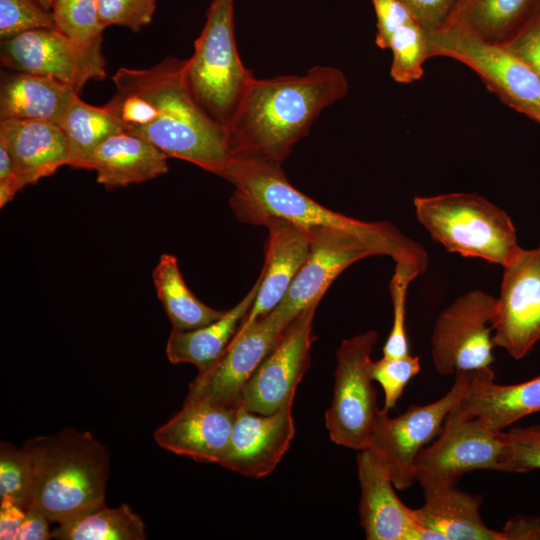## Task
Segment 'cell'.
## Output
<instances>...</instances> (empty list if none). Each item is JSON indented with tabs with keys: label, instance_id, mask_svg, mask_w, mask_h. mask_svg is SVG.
Here are the masks:
<instances>
[{
	"label": "cell",
	"instance_id": "8",
	"mask_svg": "<svg viewBox=\"0 0 540 540\" xmlns=\"http://www.w3.org/2000/svg\"><path fill=\"white\" fill-rule=\"evenodd\" d=\"M378 333L369 330L340 344L331 404L325 425L333 443L354 450L368 447L378 414L377 393L371 377V354Z\"/></svg>",
	"mask_w": 540,
	"mask_h": 540
},
{
	"label": "cell",
	"instance_id": "2",
	"mask_svg": "<svg viewBox=\"0 0 540 540\" xmlns=\"http://www.w3.org/2000/svg\"><path fill=\"white\" fill-rule=\"evenodd\" d=\"M347 92V79L335 67L254 78L227 128L232 157L281 166L322 110Z\"/></svg>",
	"mask_w": 540,
	"mask_h": 540
},
{
	"label": "cell",
	"instance_id": "26",
	"mask_svg": "<svg viewBox=\"0 0 540 540\" xmlns=\"http://www.w3.org/2000/svg\"><path fill=\"white\" fill-rule=\"evenodd\" d=\"M260 281L259 276L242 300L214 322L194 330L172 328L166 344L168 360L172 364H192L198 371L212 366L225 351L252 308Z\"/></svg>",
	"mask_w": 540,
	"mask_h": 540
},
{
	"label": "cell",
	"instance_id": "37",
	"mask_svg": "<svg viewBox=\"0 0 540 540\" xmlns=\"http://www.w3.org/2000/svg\"><path fill=\"white\" fill-rule=\"evenodd\" d=\"M53 27L51 9L39 0H0L1 40L31 30Z\"/></svg>",
	"mask_w": 540,
	"mask_h": 540
},
{
	"label": "cell",
	"instance_id": "22",
	"mask_svg": "<svg viewBox=\"0 0 540 540\" xmlns=\"http://www.w3.org/2000/svg\"><path fill=\"white\" fill-rule=\"evenodd\" d=\"M0 144L9 151L22 190L70 163L59 124L40 120H0Z\"/></svg>",
	"mask_w": 540,
	"mask_h": 540
},
{
	"label": "cell",
	"instance_id": "21",
	"mask_svg": "<svg viewBox=\"0 0 540 540\" xmlns=\"http://www.w3.org/2000/svg\"><path fill=\"white\" fill-rule=\"evenodd\" d=\"M268 229L265 263L254 304L237 331L268 315L283 299L310 250L308 230L282 219L264 222Z\"/></svg>",
	"mask_w": 540,
	"mask_h": 540
},
{
	"label": "cell",
	"instance_id": "15",
	"mask_svg": "<svg viewBox=\"0 0 540 540\" xmlns=\"http://www.w3.org/2000/svg\"><path fill=\"white\" fill-rule=\"evenodd\" d=\"M291 321L273 309L242 331H237L219 359L198 371L185 401L204 400L237 406L242 388L275 348Z\"/></svg>",
	"mask_w": 540,
	"mask_h": 540
},
{
	"label": "cell",
	"instance_id": "40",
	"mask_svg": "<svg viewBox=\"0 0 540 540\" xmlns=\"http://www.w3.org/2000/svg\"><path fill=\"white\" fill-rule=\"evenodd\" d=\"M372 3L377 18L376 45L388 49L394 32L416 18L401 0H372Z\"/></svg>",
	"mask_w": 540,
	"mask_h": 540
},
{
	"label": "cell",
	"instance_id": "19",
	"mask_svg": "<svg viewBox=\"0 0 540 540\" xmlns=\"http://www.w3.org/2000/svg\"><path fill=\"white\" fill-rule=\"evenodd\" d=\"M236 412L237 406L184 401L182 408L154 432V440L177 455L219 464L229 443Z\"/></svg>",
	"mask_w": 540,
	"mask_h": 540
},
{
	"label": "cell",
	"instance_id": "5",
	"mask_svg": "<svg viewBox=\"0 0 540 540\" xmlns=\"http://www.w3.org/2000/svg\"><path fill=\"white\" fill-rule=\"evenodd\" d=\"M418 222L448 252L503 266L520 247L509 215L476 193L415 197Z\"/></svg>",
	"mask_w": 540,
	"mask_h": 540
},
{
	"label": "cell",
	"instance_id": "31",
	"mask_svg": "<svg viewBox=\"0 0 540 540\" xmlns=\"http://www.w3.org/2000/svg\"><path fill=\"white\" fill-rule=\"evenodd\" d=\"M388 49L392 52L390 75L394 81L409 84L423 76V65L429 57L425 29L418 20L414 19L396 30Z\"/></svg>",
	"mask_w": 540,
	"mask_h": 540
},
{
	"label": "cell",
	"instance_id": "33",
	"mask_svg": "<svg viewBox=\"0 0 540 540\" xmlns=\"http://www.w3.org/2000/svg\"><path fill=\"white\" fill-rule=\"evenodd\" d=\"M99 0H54L51 11L55 28L80 43L102 40Z\"/></svg>",
	"mask_w": 540,
	"mask_h": 540
},
{
	"label": "cell",
	"instance_id": "45",
	"mask_svg": "<svg viewBox=\"0 0 540 540\" xmlns=\"http://www.w3.org/2000/svg\"><path fill=\"white\" fill-rule=\"evenodd\" d=\"M13 176L16 175L12 157L6 147L0 144V179Z\"/></svg>",
	"mask_w": 540,
	"mask_h": 540
},
{
	"label": "cell",
	"instance_id": "41",
	"mask_svg": "<svg viewBox=\"0 0 540 540\" xmlns=\"http://www.w3.org/2000/svg\"><path fill=\"white\" fill-rule=\"evenodd\" d=\"M426 30L435 29L449 18L457 0H401Z\"/></svg>",
	"mask_w": 540,
	"mask_h": 540
},
{
	"label": "cell",
	"instance_id": "28",
	"mask_svg": "<svg viewBox=\"0 0 540 540\" xmlns=\"http://www.w3.org/2000/svg\"><path fill=\"white\" fill-rule=\"evenodd\" d=\"M152 279L157 297L174 329L194 330L214 322L226 312L209 307L191 292L177 258L171 254L161 255Z\"/></svg>",
	"mask_w": 540,
	"mask_h": 540
},
{
	"label": "cell",
	"instance_id": "30",
	"mask_svg": "<svg viewBox=\"0 0 540 540\" xmlns=\"http://www.w3.org/2000/svg\"><path fill=\"white\" fill-rule=\"evenodd\" d=\"M59 126L68 142L69 166L78 169H83L88 156L101 142L124 131L103 106L87 104L78 94L64 112Z\"/></svg>",
	"mask_w": 540,
	"mask_h": 540
},
{
	"label": "cell",
	"instance_id": "14",
	"mask_svg": "<svg viewBox=\"0 0 540 540\" xmlns=\"http://www.w3.org/2000/svg\"><path fill=\"white\" fill-rule=\"evenodd\" d=\"M502 267L492 342L519 360L540 341V246L519 247Z\"/></svg>",
	"mask_w": 540,
	"mask_h": 540
},
{
	"label": "cell",
	"instance_id": "39",
	"mask_svg": "<svg viewBox=\"0 0 540 540\" xmlns=\"http://www.w3.org/2000/svg\"><path fill=\"white\" fill-rule=\"evenodd\" d=\"M540 80V0L522 26L503 44Z\"/></svg>",
	"mask_w": 540,
	"mask_h": 540
},
{
	"label": "cell",
	"instance_id": "24",
	"mask_svg": "<svg viewBox=\"0 0 540 540\" xmlns=\"http://www.w3.org/2000/svg\"><path fill=\"white\" fill-rule=\"evenodd\" d=\"M424 503L414 509L416 522L440 534L443 540H504L501 531L488 527L481 517L482 496L457 486L423 492Z\"/></svg>",
	"mask_w": 540,
	"mask_h": 540
},
{
	"label": "cell",
	"instance_id": "36",
	"mask_svg": "<svg viewBox=\"0 0 540 540\" xmlns=\"http://www.w3.org/2000/svg\"><path fill=\"white\" fill-rule=\"evenodd\" d=\"M421 370L420 360L410 354L400 357L382 356L371 363L370 373L374 381L380 384L384 392L386 411L395 408L404 389Z\"/></svg>",
	"mask_w": 540,
	"mask_h": 540
},
{
	"label": "cell",
	"instance_id": "10",
	"mask_svg": "<svg viewBox=\"0 0 540 540\" xmlns=\"http://www.w3.org/2000/svg\"><path fill=\"white\" fill-rule=\"evenodd\" d=\"M0 60L6 69L54 78L78 94L89 81L107 75L102 40L80 43L55 27L1 40Z\"/></svg>",
	"mask_w": 540,
	"mask_h": 540
},
{
	"label": "cell",
	"instance_id": "46",
	"mask_svg": "<svg viewBox=\"0 0 540 540\" xmlns=\"http://www.w3.org/2000/svg\"><path fill=\"white\" fill-rule=\"evenodd\" d=\"M44 6L51 9L54 0H39Z\"/></svg>",
	"mask_w": 540,
	"mask_h": 540
},
{
	"label": "cell",
	"instance_id": "11",
	"mask_svg": "<svg viewBox=\"0 0 540 540\" xmlns=\"http://www.w3.org/2000/svg\"><path fill=\"white\" fill-rule=\"evenodd\" d=\"M496 297L479 289L459 296L437 317L431 358L444 376L490 367Z\"/></svg>",
	"mask_w": 540,
	"mask_h": 540
},
{
	"label": "cell",
	"instance_id": "25",
	"mask_svg": "<svg viewBox=\"0 0 540 540\" xmlns=\"http://www.w3.org/2000/svg\"><path fill=\"white\" fill-rule=\"evenodd\" d=\"M78 93L51 77L12 71L0 85V120H40L59 124Z\"/></svg>",
	"mask_w": 540,
	"mask_h": 540
},
{
	"label": "cell",
	"instance_id": "32",
	"mask_svg": "<svg viewBox=\"0 0 540 540\" xmlns=\"http://www.w3.org/2000/svg\"><path fill=\"white\" fill-rule=\"evenodd\" d=\"M426 270V266L413 259L395 261V270L389 289L393 305V322L383 346V356L400 357L409 354L405 330L406 299L409 284Z\"/></svg>",
	"mask_w": 540,
	"mask_h": 540
},
{
	"label": "cell",
	"instance_id": "34",
	"mask_svg": "<svg viewBox=\"0 0 540 540\" xmlns=\"http://www.w3.org/2000/svg\"><path fill=\"white\" fill-rule=\"evenodd\" d=\"M32 460L24 446L0 442V500L9 499L29 507L32 485Z\"/></svg>",
	"mask_w": 540,
	"mask_h": 540
},
{
	"label": "cell",
	"instance_id": "20",
	"mask_svg": "<svg viewBox=\"0 0 540 540\" xmlns=\"http://www.w3.org/2000/svg\"><path fill=\"white\" fill-rule=\"evenodd\" d=\"M467 372L465 390L445 422L477 418L500 432L540 411V376L523 383L500 385L490 367Z\"/></svg>",
	"mask_w": 540,
	"mask_h": 540
},
{
	"label": "cell",
	"instance_id": "27",
	"mask_svg": "<svg viewBox=\"0 0 540 540\" xmlns=\"http://www.w3.org/2000/svg\"><path fill=\"white\" fill-rule=\"evenodd\" d=\"M537 0H457L446 22L504 44L532 13Z\"/></svg>",
	"mask_w": 540,
	"mask_h": 540
},
{
	"label": "cell",
	"instance_id": "9",
	"mask_svg": "<svg viewBox=\"0 0 540 540\" xmlns=\"http://www.w3.org/2000/svg\"><path fill=\"white\" fill-rule=\"evenodd\" d=\"M467 378L468 372L455 373L453 385L444 396L425 405H412L396 417L379 409L367 449L386 468L396 489L406 490L415 482L414 462L440 433L465 390Z\"/></svg>",
	"mask_w": 540,
	"mask_h": 540
},
{
	"label": "cell",
	"instance_id": "29",
	"mask_svg": "<svg viewBox=\"0 0 540 540\" xmlns=\"http://www.w3.org/2000/svg\"><path fill=\"white\" fill-rule=\"evenodd\" d=\"M58 540H143L147 538L142 518L126 503L106 504L69 520L52 530Z\"/></svg>",
	"mask_w": 540,
	"mask_h": 540
},
{
	"label": "cell",
	"instance_id": "13",
	"mask_svg": "<svg viewBox=\"0 0 540 540\" xmlns=\"http://www.w3.org/2000/svg\"><path fill=\"white\" fill-rule=\"evenodd\" d=\"M319 302L302 310L241 390L237 406L257 414H271L293 404L297 386L310 365L316 337L313 319Z\"/></svg>",
	"mask_w": 540,
	"mask_h": 540
},
{
	"label": "cell",
	"instance_id": "7",
	"mask_svg": "<svg viewBox=\"0 0 540 540\" xmlns=\"http://www.w3.org/2000/svg\"><path fill=\"white\" fill-rule=\"evenodd\" d=\"M425 40L429 58L442 56L465 64L504 104L540 124V80L503 44L449 22L425 29Z\"/></svg>",
	"mask_w": 540,
	"mask_h": 540
},
{
	"label": "cell",
	"instance_id": "44",
	"mask_svg": "<svg viewBox=\"0 0 540 540\" xmlns=\"http://www.w3.org/2000/svg\"><path fill=\"white\" fill-rule=\"evenodd\" d=\"M504 540H540V517L516 515L503 526Z\"/></svg>",
	"mask_w": 540,
	"mask_h": 540
},
{
	"label": "cell",
	"instance_id": "42",
	"mask_svg": "<svg viewBox=\"0 0 540 540\" xmlns=\"http://www.w3.org/2000/svg\"><path fill=\"white\" fill-rule=\"evenodd\" d=\"M49 523V519L41 510L33 506L28 507L17 540L52 539Z\"/></svg>",
	"mask_w": 540,
	"mask_h": 540
},
{
	"label": "cell",
	"instance_id": "12",
	"mask_svg": "<svg viewBox=\"0 0 540 540\" xmlns=\"http://www.w3.org/2000/svg\"><path fill=\"white\" fill-rule=\"evenodd\" d=\"M501 432L477 418L444 422L435 440L418 454L414 480L427 492L457 486L460 478L472 471H498L503 447Z\"/></svg>",
	"mask_w": 540,
	"mask_h": 540
},
{
	"label": "cell",
	"instance_id": "16",
	"mask_svg": "<svg viewBox=\"0 0 540 540\" xmlns=\"http://www.w3.org/2000/svg\"><path fill=\"white\" fill-rule=\"evenodd\" d=\"M307 230L308 257L274 308L288 321L311 304L320 302L332 282L353 263L370 256H388L380 244L347 230L324 226Z\"/></svg>",
	"mask_w": 540,
	"mask_h": 540
},
{
	"label": "cell",
	"instance_id": "6",
	"mask_svg": "<svg viewBox=\"0 0 540 540\" xmlns=\"http://www.w3.org/2000/svg\"><path fill=\"white\" fill-rule=\"evenodd\" d=\"M234 0H212L206 23L185 59L186 85L200 107L228 128L255 78L242 63L234 38Z\"/></svg>",
	"mask_w": 540,
	"mask_h": 540
},
{
	"label": "cell",
	"instance_id": "43",
	"mask_svg": "<svg viewBox=\"0 0 540 540\" xmlns=\"http://www.w3.org/2000/svg\"><path fill=\"white\" fill-rule=\"evenodd\" d=\"M26 509L16 502L0 500V539L17 540Z\"/></svg>",
	"mask_w": 540,
	"mask_h": 540
},
{
	"label": "cell",
	"instance_id": "38",
	"mask_svg": "<svg viewBox=\"0 0 540 540\" xmlns=\"http://www.w3.org/2000/svg\"><path fill=\"white\" fill-rule=\"evenodd\" d=\"M157 0H99L98 17L103 29L117 25L138 32L148 25Z\"/></svg>",
	"mask_w": 540,
	"mask_h": 540
},
{
	"label": "cell",
	"instance_id": "18",
	"mask_svg": "<svg viewBox=\"0 0 540 540\" xmlns=\"http://www.w3.org/2000/svg\"><path fill=\"white\" fill-rule=\"evenodd\" d=\"M360 485V524L368 540H443L434 531L422 528L414 518V509L406 506L375 454L369 449L357 455Z\"/></svg>",
	"mask_w": 540,
	"mask_h": 540
},
{
	"label": "cell",
	"instance_id": "3",
	"mask_svg": "<svg viewBox=\"0 0 540 540\" xmlns=\"http://www.w3.org/2000/svg\"><path fill=\"white\" fill-rule=\"evenodd\" d=\"M223 179L234 186L229 205L243 223L263 226L277 218L305 229L340 228L380 244L394 261L428 264L424 248L390 222H364L326 208L291 185L279 165L233 158Z\"/></svg>",
	"mask_w": 540,
	"mask_h": 540
},
{
	"label": "cell",
	"instance_id": "23",
	"mask_svg": "<svg viewBox=\"0 0 540 540\" xmlns=\"http://www.w3.org/2000/svg\"><path fill=\"white\" fill-rule=\"evenodd\" d=\"M168 157L151 142L126 131L101 142L83 169L94 170L107 190L139 184L168 172Z\"/></svg>",
	"mask_w": 540,
	"mask_h": 540
},
{
	"label": "cell",
	"instance_id": "4",
	"mask_svg": "<svg viewBox=\"0 0 540 540\" xmlns=\"http://www.w3.org/2000/svg\"><path fill=\"white\" fill-rule=\"evenodd\" d=\"M32 460L29 507L61 523L105 505L109 451L89 431L73 428L25 441Z\"/></svg>",
	"mask_w": 540,
	"mask_h": 540
},
{
	"label": "cell",
	"instance_id": "1",
	"mask_svg": "<svg viewBox=\"0 0 540 540\" xmlns=\"http://www.w3.org/2000/svg\"><path fill=\"white\" fill-rule=\"evenodd\" d=\"M185 60L168 56L146 69L119 68L115 93L103 107L124 131L156 146L168 158L190 162L223 178L233 159L226 128L190 93Z\"/></svg>",
	"mask_w": 540,
	"mask_h": 540
},
{
	"label": "cell",
	"instance_id": "35",
	"mask_svg": "<svg viewBox=\"0 0 540 540\" xmlns=\"http://www.w3.org/2000/svg\"><path fill=\"white\" fill-rule=\"evenodd\" d=\"M498 472L527 473L540 469V425L502 431Z\"/></svg>",
	"mask_w": 540,
	"mask_h": 540
},
{
	"label": "cell",
	"instance_id": "17",
	"mask_svg": "<svg viewBox=\"0 0 540 540\" xmlns=\"http://www.w3.org/2000/svg\"><path fill=\"white\" fill-rule=\"evenodd\" d=\"M293 404L271 414H257L237 406L226 452L219 465L249 478L272 473L295 435Z\"/></svg>",
	"mask_w": 540,
	"mask_h": 540
}]
</instances>
